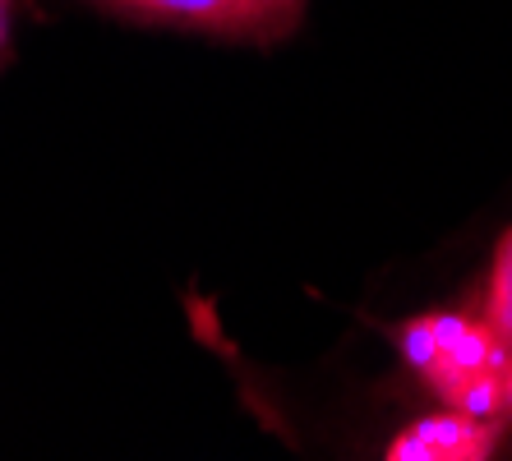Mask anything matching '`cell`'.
Listing matches in <instances>:
<instances>
[{
	"label": "cell",
	"mask_w": 512,
	"mask_h": 461,
	"mask_svg": "<svg viewBox=\"0 0 512 461\" xmlns=\"http://www.w3.org/2000/svg\"><path fill=\"white\" fill-rule=\"evenodd\" d=\"M397 346H402L406 369L416 374V383L443 411L480 420L499 438L512 434L508 383H503L499 351H494L485 323L476 319L471 305L420 314V319H411L402 328Z\"/></svg>",
	"instance_id": "6da1fadb"
},
{
	"label": "cell",
	"mask_w": 512,
	"mask_h": 461,
	"mask_svg": "<svg viewBox=\"0 0 512 461\" xmlns=\"http://www.w3.org/2000/svg\"><path fill=\"white\" fill-rule=\"evenodd\" d=\"M97 5L227 37H268L291 24L305 0H97Z\"/></svg>",
	"instance_id": "7a4b0ae2"
},
{
	"label": "cell",
	"mask_w": 512,
	"mask_h": 461,
	"mask_svg": "<svg viewBox=\"0 0 512 461\" xmlns=\"http://www.w3.org/2000/svg\"><path fill=\"white\" fill-rule=\"evenodd\" d=\"M476 319L485 323L489 342L499 351L503 365V383H508V420H512V222L499 231L494 249H489L485 277H480V291L471 300Z\"/></svg>",
	"instance_id": "3957f363"
},
{
	"label": "cell",
	"mask_w": 512,
	"mask_h": 461,
	"mask_svg": "<svg viewBox=\"0 0 512 461\" xmlns=\"http://www.w3.org/2000/svg\"><path fill=\"white\" fill-rule=\"evenodd\" d=\"M5 28H10V0H0V42H5Z\"/></svg>",
	"instance_id": "277c9868"
}]
</instances>
